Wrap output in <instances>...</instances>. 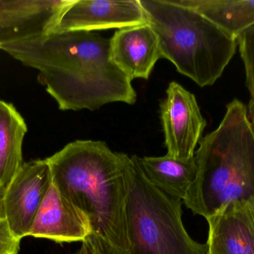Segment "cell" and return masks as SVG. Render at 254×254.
Instances as JSON below:
<instances>
[{
	"label": "cell",
	"instance_id": "6da1fadb",
	"mask_svg": "<svg viewBox=\"0 0 254 254\" xmlns=\"http://www.w3.org/2000/svg\"><path fill=\"white\" fill-rule=\"evenodd\" d=\"M40 72L38 80L61 110L134 104L131 81L112 61L110 40L90 31H54L1 48Z\"/></svg>",
	"mask_w": 254,
	"mask_h": 254
},
{
	"label": "cell",
	"instance_id": "7a4b0ae2",
	"mask_svg": "<svg viewBox=\"0 0 254 254\" xmlns=\"http://www.w3.org/2000/svg\"><path fill=\"white\" fill-rule=\"evenodd\" d=\"M129 156L107 143L76 140L46 161L52 182L89 221L102 254H130L127 235V166Z\"/></svg>",
	"mask_w": 254,
	"mask_h": 254
},
{
	"label": "cell",
	"instance_id": "3957f363",
	"mask_svg": "<svg viewBox=\"0 0 254 254\" xmlns=\"http://www.w3.org/2000/svg\"><path fill=\"white\" fill-rule=\"evenodd\" d=\"M197 174L184 203L207 220L237 201L254 198V126L239 99L195 151Z\"/></svg>",
	"mask_w": 254,
	"mask_h": 254
},
{
	"label": "cell",
	"instance_id": "277c9868",
	"mask_svg": "<svg viewBox=\"0 0 254 254\" xmlns=\"http://www.w3.org/2000/svg\"><path fill=\"white\" fill-rule=\"evenodd\" d=\"M159 40L161 56L204 87L221 78L237 52L236 39L176 0H139Z\"/></svg>",
	"mask_w": 254,
	"mask_h": 254
},
{
	"label": "cell",
	"instance_id": "5b68a950",
	"mask_svg": "<svg viewBox=\"0 0 254 254\" xmlns=\"http://www.w3.org/2000/svg\"><path fill=\"white\" fill-rule=\"evenodd\" d=\"M127 178L130 254H208V245L192 240L184 226L182 200L154 186L136 155L128 158Z\"/></svg>",
	"mask_w": 254,
	"mask_h": 254
},
{
	"label": "cell",
	"instance_id": "8992f818",
	"mask_svg": "<svg viewBox=\"0 0 254 254\" xmlns=\"http://www.w3.org/2000/svg\"><path fill=\"white\" fill-rule=\"evenodd\" d=\"M161 119L167 155L182 161L193 158L207 125L195 95L172 82L161 104Z\"/></svg>",
	"mask_w": 254,
	"mask_h": 254
},
{
	"label": "cell",
	"instance_id": "52a82bcc",
	"mask_svg": "<svg viewBox=\"0 0 254 254\" xmlns=\"http://www.w3.org/2000/svg\"><path fill=\"white\" fill-rule=\"evenodd\" d=\"M52 183L45 160L24 163L4 193V219L16 238L30 237L31 227Z\"/></svg>",
	"mask_w": 254,
	"mask_h": 254
},
{
	"label": "cell",
	"instance_id": "ba28073f",
	"mask_svg": "<svg viewBox=\"0 0 254 254\" xmlns=\"http://www.w3.org/2000/svg\"><path fill=\"white\" fill-rule=\"evenodd\" d=\"M71 0H0V49L53 32Z\"/></svg>",
	"mask_w": 254,
	"mask_h": 254
},
{
	"label": "cell",
	"instance_id": "9c48e42d",
	"mask_svg": "<svg viewBox=\"0 0 254 254\" xmlns=\"http://www.w3.org/2000/svg\"><path fill=\"white\" fill-rule=\"evenodd\" d=\"M145 23L148 20L139 0H71L54 31L93 32Z\"/></svg>",
	"mask_w": 254,
	"mask_h": 254
},
{
	"label": "cell",
	"instance_id": "30bf717a",
	"mask_svg": "<svg viewBox=\"0 0 254 254\" xmlns=\"http://www.w3.org/2000/svg\"><path fill=\"white\" fill-rule=\"evenodd\" d=\"M89 221L51 183L31 227L30 237L57 243H83L90 235Z\"/></svg>",
	"mask_w": 254,
	"mask_h": 254
},
{
	"label": "cell",
	"instance_id": "8fae6325",
	"mask_svg": "<svg viewBox=\"0 0 254 254\" xmlns=\"http://www.w3.org/2000/svg\"><path fill=\"white\" fill-rule=\"evenodd\" d=\"M110 40L112 61L129 80L149 79L162 58L158 36L149 22L119 29Z\"/></svg>",
	"mask_w": 254,
	"mask_h": 254
},
{
	"label": "cell",
	"instance_id": "7c38bea8",
	"mask_svg": "<svg viewBox=\"0 0 254 254\" xmlns=\"http://www.w3.org/2000/svg\"><path fill=\"white\" fill-rule=\"evenodd\" d=\"M28 131L22 115L11 103L0 99V189H7L23 165L22 146Z\"/></svg>",
	"mask_w": 254,
	"mask_h": 254
},
{
	"label": "cell",
	"instance_id": "4fadbf2b",
	"mask_svg": "<svg viewBox=\"0 0 254 254\" xmlns=\"http://www.w3.org/2000/svg\"><path fill=\"white\" fill-rule=\"evenodd\" d=\"M139 165L147 180L173 198L184 201L197 174L195 156L188 161L169 155L138 158Z\"/></svg>",
	"mask_w": 254,
	"mask_h": 254
},
{
	"label": "cell",
	"instance_id": "5bb4252c",
	"mask_svg": "<svg viewBox=\"0 0 254 254\" xmlns=\"http://www.w3.org/2000/svg\"><path fill=\"white\" fill-rule=\"evenodd\" d=\"M208 254H254V243L235 203L207 219Z\"/></svg>",
	"mask_w": 254,
	"mask_h": 254
},
{
	"label": "cell",
	"instance_id": "9a60e30c",
	"mask_svg": "<svg viewBox=\"0 0 254 254\" xmlns=\"http://www.w3.org/2000/svg\"><path fill=\"white\" fill-rule=\"evenodd\" d=\"M217 25L233 38L254 25V0H176Z\"/></svg>",
	"mask_w": 254,
	"mask_h": 254
},
{
	"label": "cell",
	"instance_id": "2e32d148",
	"mask_svg": "<svg viewBox=\"0 0 254 254\" xmlns=\"http://www.w3.org/2000/svg\"><path fill=\"white\" fill-rule=\"evenodd\" d=\"M237 48L244 64L246 85L254 101V25L237 37Z\"/></svg>",
	"mask_w": 254,
	"mask_h": 254
},
{
	"label": "cell",
	"instance_id": "e0dca14e",
	"mask_svg": "<svg viewBox=\"0 0 254 254\" xmlns=\"http://www.w3.org/2000/svg\"><path fill=\"white\" fill-rule=\"evenodd\" d=\"M20 241L12 233L5 219L0 220V254H18Z\"/></svg>",
	"mask_w": 254,
	"mask_h": 254
},
{
	"label": "cell",
	"instance_id": "ac0fdd59",
	"mask_svg": "<svg viewBox=\"0 0 254 254\" xmlns=\"http://www.w3.org/2000/svg\"><path fill=\"white\" fill-rule=\"evenodd\" d=\"M234 203L250 232L254 243V198Z\"/></svg>",
	"mask_w": 254,
	"mask_h": 254
},
{
	"label": "cell",
	"instance_id": "d6986e66",
	"mask_svg": "<svg viewBox=\"0 0 254 254\" xmlns=\"http://www.w3.org/2000/svg\"><path fill=\"white\" fill-rule=\"evenodd\" d=\"M74 254H102L98 245L93 240L87 237L83 243H82L80 250Z\"/></svg>",
	"mask_w": 254,
	"mask_h": 254
},
{
	"label": "cell",
	"instance_id": "ffe728a7",
	"mask_svg": "<svg viewBox=\"0 0 254 254\" xmlns=\"http://www.w3.org/2000/svg\"><path fill=\"white\" fill-rule=\"evenodd\" d=\"M4 192L0 189V220L4 219Z\"/></svg>",
	"mask_w": 254,
	"mask_h": 254
}]
</instances>
